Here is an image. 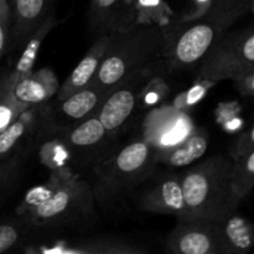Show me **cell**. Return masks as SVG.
Here are the masks:
<instances>
[{
	"instance_id": "3",
	"label": "cell",
	"mask_w": 254,
	"mask_h": 254,
	"mask_svg": "<svg viewBox=\"0 0 254 254\" xmlns=\"http://www.w3.org/2000/svg\"><path fill=\"white\" fill-rule=\"evenodd\" d=\"M165 32L154 24H134L109 32L108 47L93 83L109 91L130 74L158 64Z\"/></svg>"
},
{
	"instance_id": "6",
	"label": "cell",
	"mask_w": 254,
	"mask_h": 254,
	"mask_svg": "<svg viewBox=\"0 0 254 254\" xmlns=\"http://www.w3.org/2000/svg\"><path fill=\"white\" fill-rule=\"evenodd\" d=\"M254 66V27L227 31L196 67L200 82L231 81Z\"/></svg>"
},
{
	"instance_id": "4",
	"label": "cell",
	"mask_w": 254,
	"mask_h": 254,
	"mask_svg": "<svg viewBox=\"0 0 254 254\" xmlns=\"http://www.w3.org/2000/svg\"><path fill=\"white\" fill-rule=\"evenodd\" d=\"M158 150L153 143L140 139L103 158L93 168L96 203L112 206L146 181L158 164Z\"/></svg>"
},
{
	"instance_id": "2",
	"label": "cell",
	"mask_w": 254,
	"mask_h": 254,
	"mask_svg": "<svg viewBox=\"0 0 254 254\" xmlns=\"http://www.w3.org/2000/svg\"><path fill=\"white\" fill-rule=\"evenodd\" d=\"M251 12L250 1L240 0L189 21H174L165 32L163 59L169 72L196 68L231 26Z\"/></svg>"
},
{
	"instance_id": "10",
	"label": "cell",
	"mask_w": 254,
	"mask_h": 254,
	"mask_svg": "<svg viewBox=\"0 0 254 254\" xmlns=\"http://www.w3.org/2000/svg\"><path fill=\"white\" fill-rule=\"evenodd\" d=\"M138 207L154 215L174 216L176 220L186 217L181 175L165 174L141 192Z\"/></svg>"
},
{
	"instance_id": "24",
	"label": "cell",
	"mask_w": 254,
	"mask_h": 254,
	"mask_svg": "<svg viewBox=\"0 0 254 254\" xmlns=\"http://www.w3.org/2000/svg\"><path fill=\"white\" fill-rule=\"evenodd\" d=\"M31 231H36L24 217L17 215L0 222V254L25 246Z\"/></svg>"
},
{
	"instance_id": "1",
	"label": "cell",
	"mask_w": 254,
	"mask_h": 254,
	"mask_svg": "<svg viewBox=\"0 0 254 254\" xmlns=\"http://www.w3.org/2000/svg\"><path fill=\"white\" fill-rule=\"evenodd\" d=\"M94 205L91 184L64 168L52 171L44 186L27 193L17 215L37 231L78 227L93 217Z\"/></svg>"
},
{
	"instance_id": "11",
	"label": "cell",
	"mask_w": 254,
	"mask_h": 254,
	"mask_svg": "<svg viewBox=\"0 0 254 254\" xmlns=\"http://www.w3.org/2000/svg\"><path fill=\"white\" fill-rule=\"evenodd\" d=\"M32 252L51 254H140L148 252L139 243L118 236H92L51 246H42Z\"/></svg>"
},
{
	"instance_id": "27",
	"label": "cell",
	"mask_w": 254,
	"mask_h": 254,
	"mask_svg": "<svg viewBox=\"0 0 254 254\" xmlns=\"http://www.w3.org/2000/svg\"><path fill=\"white\" fill-rule=\"evenodd\" d=\"M240 94L248 98H254V66L250 67L246 71L231 79Z\"/></svg>"
},
{
	"instance_id": "20",
	"label": "cell",
	"mask_w": 254,
	"mask_h": 254,
	"mask_svg": "<svg viewBox=\"0 0 254 254\" xmlns=\"http://www.w3.org/2000/svg\"><path fill=\"white\" fill-rule=\"evenodd\" d=\"M36 109L37 106L27 108L19 118L0 131V160L17 154V148L31 133L34 124L37 122V116L35 113Z\"/></svg>"
},
{
	"instance_id": "28",
	"label": "cell",
	"mask_w": 254,
	"mask_h": 254,
	"mask_svg": "<svg viewBox=\"0 0 254 254\" xmlns=\"http://www.w3.org/2000/svg\"><path fill=\"white\" fill-rule=\"evenodd\" d=\"M254 149V123L248 130L241 134L236 141L233 143L232 148L230 149V156L232 159L238 158V156L243 155V154L248 153V151Z\"/></svg>"
},
{
	"instance_id": "8",
	"label": "cell",
	"mask_w": 254,
	"mask_h": 254,
	"mask_svg": "<svg viewBox=\"0 0 254 254\" xmlns=\"http://www.w3.org/2000/svg\"><path fill=\"white\" fill-rule=\"evenodd\" d=\"M163 246L173 254H223L217 221L207 218L176 220Z\"/></svg>"
},
{
	"instance_id": "7",
	"label": "cell",
	"mask_w": 254,
	"mask_h": 254,
	"mask_svg": "<svg viewBox=\"0 0 254 254\" xmlns=\"http://www.w3.org/2000/svg\"><path fill=\"white\" fill-rule=\"evenodd\" d=\"M158 64L145 67L130 74L111 88L102 101L97 117L111 135L118 133L131 118L140 103L141 92L150 78L155 76Z\"/></svg>"
},
{
	"instance_id": "13",
	"label": "cell",
	"mask_w": 254,
	"mask_h": 254,
	"mask_svg": "<svg viewBox=\"0 0 254 254\" xmlns=\"http://www.w3.org/2000/svg\"><path fill=\"white\" fill-rule=\"evenodd\" d=\"M55 131L68 151L82 155H91L101 150L102 146L107 144L108 136L111 135L104 129L96 113L78 123Z\"/></svg>"
},
{
	"instance_id": "18",
	"label": "cell",
	"mask_w": 254,
	"mask_h": 254,
	"mask_svg": "<svg viewBox=\"0 0 254 254\" xmlns=\"http://www.w3.org/2000/svg\"><path fill=\"white\" fill-rule=\"evenodd\" d=\"M210 145V135L202 129H195L181 143L158 150V163L170 168H184L200 160Z\"/></svg>"
},
{
	"instance_id": "29",
	"label": "cell",
	"mask_w": 254,
	"mask_h": 254,
	"mask_svg": "<svg viewBox=\"0 0 254 254\" xmlns=\"http://www.w3.org/2000/svg\"><path fill=\"white\" fill-rule=\"evenodd\" d=\"M248 1H250L251 12H254V0H248Z\"/></svg>"
},
{
	"instance_id": "16",
	"label": "cell",
	"mask_w": 254,
	"mask_h": 254,
	"mask_svg": "<svg viewBox=\"0 0 254 254\" xmlns=\"http://www.w3.org/2000/svg\"><path fill=\"white\" fill-rule=\"evenodd\" d=\"M56 0H12L11 32L17 46H22L30 35L54 11Z\"/></svg>"
},
{
	"instance_id": "21",
	"label": "cell",
	"mask_w": 254,
	"mask_h": 254,
	"mask_svg": "<svg viewBox=\"0 0 254 254\" xmlns=\"http://www.w3.org/2000/svg\"><path fill=\"white\" fill-rule=\"evenodd\" d=\"M231 189L233 201L240 207L254 189V149L232 159Z\"/></svg>"
},
{
	"instance_id": "22",
	"label": "cell",
	"mask_w": 254,
	"mask_h": 254,
	"mask_svg": "<svg viewBox=\"0 0 254 254\" xmlns=\"http://www.w3.org/2000/svg\"><path fill=\"white\" fill-rule=\"evenodd\" d=\"M135 24H154L166 29L173 24L174 12L166 0H130Z\"/></svg>"
},
{
	"instance_id": "25",
	"label": "cell",
	"mask_w": 254,
	"mask_h": 254,
	"mask_svg": "<svg viewBox=\"0 0 254 254\" xmlns=\"http://www.w3.org/2000/svg\"><path fill=\"white\" fill-rule=\"evenodd\" d=\"M21 170V158L17 154L0 160V197L7 192L17 180Z\"/></svg>"
},
{
	"instance_id": "26",
	"label": "cell",
	"mask_w": 254,
	"mask_h": 254,
	"mask_svg": "<svg viewBox=\"0 0 254 254\" xmlns=\"http://www.w3.org/2000/svg\"><path fill=\"white\" fill-rule=\"evenodd\" d=\"M11 25V5L9 0H0V59L7 47Z\"/></svg>"
},
{
	"instance_id": "9",
	"label": "cell",
	"mask_w": 254,
	"mask_h": 254,
	"mask_svg": "<svg viewBox=\"0 0 254 254\" xmlns=\"http://www.w3.org/2000/svg\"><path fill=\"white\" fill-rule=\"evenodd\" d=\"M107 93L108 91L91 83L61 101L54 98L49 103L40 106V108L47 124L54 130H59L96 113Z\"/></svg>"
},
{
	"instance_id": "23",
	"label": "cell",
	"mask_w": 254,
	"mask_h": 254,
	"mask_svg": "<svg viewBox=\"0 0 254 254\" xmlns=\"http://www.w3.org/2000/svg\"><path fill=\"white\" fill-rule=\"evenodd\" d=\"M15 76L11 71L0 77V131L19 118L27 108L14 94Z\"/></svg>"
},
{
	"instance_id": "14",
	"label": "cell",
	"mask_w": 254,
	"mask_h": 254,
	"mask_svg": "<svg viewBox=\"0 0 254 254\" xmlns=\"http://www.w3.org/2000/svg\"><path fill=\"white\" fill-rule=\"evenodd\" d=\"M14 94L20 102L29 107L49 103L57 96L60 82L49 67H42L20 77H15Z\"/></svg>"
},
{
	"instance_id": "19",
	"label": "cell",
	"mask_w": 254,
	"mask_h": 254,
	"mask_svg": "<svg viewBox=\"0 0 254 254\" xmlns=\"http://www.w3.org/2000/svg\"><path fill=\"white\" fill-rule=\"evenodd\" d=\"M60 24L57 17L55 16V12L52 11L49 16L46 17L44 22L30 35L29 39L22 44L24 49H22L21 55H20L19 60L15 64L14 69H11L12 74L15 77H20L22 74H26L34 69L35 62L37 60V55H39L41 45L44 40L46 39L47 35Z\"/></svg>"
},
{
	"instance_id": "15",
	"label": "cell",
	"mask_w": 254,
	"mask_h": 254,
	"mask_svg": "<svg viewBox=\"0 0 254 254\" xmlns=\"http://www.w3.org/2000/svg\"><path fill=\"white\" fill-rule=\"evenodd\" d=\"M109 34L98 35L93 39V44L89 47L83 59L78 62L73 71L64 79L62 84H60L59 92L55 99H64L69 94L74 93L78 89L93 83L96 74L98 72L99 66L102 64L107 47H108Z\"/></svg>"
},
{
	"instance_id": "5",
	"label": "cell",
	"mask_w": 254,
	"mask_h": 254,
	"mask_svg": "<svg viewBox=\"0 0 254 254\" xmlns=\"http://www.w3.org/2000/svg\"><path fill=\"white\" fill-rule=\"evenodd\" d=\"M231 156L213 155L181 175L185 218L217 221L238 210L231 189Z\"/></svg>"
},
{
	"instance_id": "12",
	"label": "cell",
	"mask_w": 254,
	"mask_h": 254,
	"mask_svg": "<svg viewBox=\"0 0 254 254\" xmlns=\"http://www.w3.org/2000/svg\"><path fill=\"white\" fill-rule=\"evenodd\" d=\"M135 24L130 0H91L87 26L93 37Z\"/></svg>"
},
{
	"instance_id": "17",
	"label": "cell",
	"mask_w": 254,
	"mask_h": 254,
	"mask_svg": "<svg viewBox=\"0 0 254 254\" xmlns=\"http://www.w3.org/2000/svg\"><path fill=\"white\" fill-rule=\"evenodd\" d=\"M223 254H246L254 247V223L237 212L217 220Z\"/></svg>"
}]
</instances>
